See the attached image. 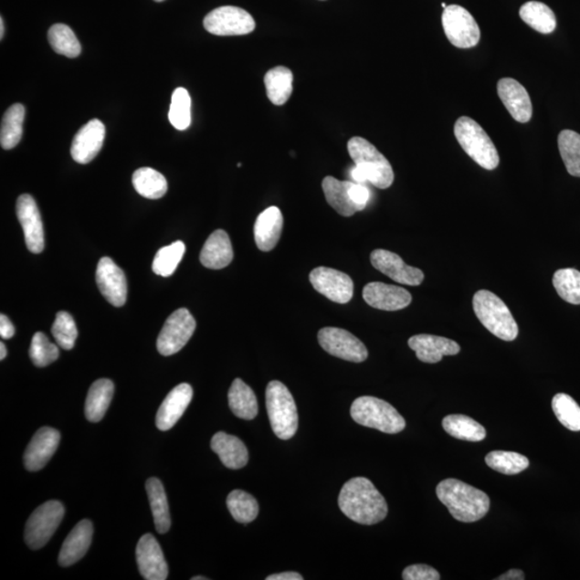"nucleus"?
<instances>
[{"label":"nucleus","instance_id":"1","mask_svg":"<svg viewBox=\"0 0 580 580\" xmlns=\"http://www.w3.org/2000/svg\"><path fill=\"white\" fill-rule=\"evenodd\" d=\"M339 506L346 517L366 526L383 522L388 514L386 500L372 481L364 478L345 482L340 492Z\"/></svg>","mask_w":580,"mask_h":580},{"label":"nucleus","instance_id":"2","mask_svg":"<svg viewBox=\"0 0 580 580\" xmlns=\"http://www.w3.org/2000/svg\"><path fill=\"white\" fill-rule=\"evenodd\" d=\"M437 496L456 521L476 522L487 515L490 499L484 491L459 480H444L437 487Z\"/></svg>","mask_w":580,"mask_h":580},{"label":"nucleus","instance_id":"3","mask_svg":"<svg viewBox=\"0 0 580 580\" xmlns=\"http://www.w3.org/2000/svg\"><path fill=\"white\" fill-rule=\"evenodd\" d=\"M347 150L356 164L351 171L355 183L364 185L365 182H370L380 189H387L393 185L395 174L392 164L368 140L353 137L348 142Z\"/></svg>","mask_w":580,"mask_h":580},{"label":"nucleus","instance_id":"4","mask_svg":"<svg viewBox=\"0 0 580 580\" xmlns=\"http://www.w3.org/2000/svg\"><path fill=\"white\" fill-rule=\"evenodd\" d=\"M473 309L487 331L503 341H514L518 337L517 322L508 305L490 290H479L473 298Z\"/></svg>","mask_w":580,"mask_h":580},{"label":"nucleus","instance_id":"5","mask_svg":"<svg viewBox=\"0 0 580 580\" xmlns=\"http://www.w3.org/2000/svg\"><path fill=\"white\" fill-rule=\"evenodd\" d=\"M352 418L368 428L395 435L406 428V420L388 402L375 396H360L353 402Z\"/></svg>","mask_w":580,"mask_h":580},{"label":"nucleus","instance_id":"6","mask_svg":"<svg viewBox=\"0 0 580 580\" xmlns=\"http://www.w3.org/2000/svg\"><path fill=\"white\" fill-rule=\"evenodd\" d=\"M458 142L472 160L486 170H494L499 166L500 157L496 145L478 121L461 116L454 128Z\"/></svg>","mask_w":580,"mask_h":580},{"label":"nucleus","instance_id":"7","mask_svg":"<svg viewBox=\"0 0 580 580\" xmlns=\"http://www.w3.org/2000/svg\"><path fill=\"white\" fill-rule=\"evenodd\" d=\"M266 406L272 430L280 439H290L298 430V411L294 396L283 383L272 381L266 389Z\"/></svg>","mask_w":580,"mask_h":580},{"label":"nucleus","instance_id":"8","mask_svg":"<svg viewBox=\"0 0 580 580\" xmlns=\"http://www.w3.org/2000/svg\"><path fill=\"white\" fill-rule=\"evenodd\" d=\"M65 508L59 501H48L28 518L26 527V544L32 549L44 547L62 522Z\"/></svg>","mask_w":580,"mask_h":580},{"label":"nucleus","instance_id":"9","mask_svg":"<svg viewBox=\"0 0 580 580\" xmlns=\"http://www.w3.org/2000/svg\"><path fill=\"white\" fill-rule=\"evenodd\" d=\"M442 23L445 35L451 45L459 48L478 46L480 40V29L467 9L458 5H448L443 12Z\"/></svg>","mask_w":580,"mask_h":580},{"label":"nucleus","instance_id":"10","mask_svg":"<svg viewBox=\"0 0 580 580\" xmlns=\"http://www.w3.org/2000/svg\"><path fill=\"white\" fill-rule=\"evenodd\" d=\"M196 331V321L185 308L176 310L168 317L157 339V350L163 356L179 353Z\"/></svg>","mask_w":580,"mask_h":580},{"label":"nucleus","instance_id":"11","mask_svg":"<svg viewBox=\"0 0 580 580\" xmlns=\"http://www.w3.org/2000/svg\"><path fill=\"white\" fill-rule=\"evenodd\" d=\"M206 32L216 36H243L253 33L256 23L248 11L234 5H224L205 17Z\"/></svg>","mask_w":580,"mask_h":580},{"label":"nucleus","instance_id":"12","mask_svg":"<svg viewBox=\"0 0 580 580\" xmlns=\"http://www.w3.org/2000/svg\"><path fill=\"white\" fill-rule=\"evenodd\" d=\"M317 338L323 351L346 362L364 363L369 356L368 350L363 342L344 329L322 328Z\"/></svg>","mask_w":580,"mask_h":580},{"label":"nucleus","instance_id":"13","mask_svg":"<svg viewBox=\"0 0 580 580\" xmlns=\"http://www.w3.org/2000/svg\"><path fill=\"white\" fill-rule=\"evenodd\" d=\"M310 282L315 290L333 302L345 304L353 296V282L346 273L332 268L319 267L310 273Z\"/></svg>","mask_w":580,"mask_h":580},{"label":"nucleus","instance_id":"14","mask_svg":"<svg viewBox=\"0 0 580 580\" xmlns=\"http://www.w3.org/2000/svg\"><path fill=\"white\" fill-rule=\"evenodd\" d=\"M16 216L20 222L26 243L30 252L39 254L45 248L44 224L35 199L24 194L16 201Z\"/></svg>","mask_w":580,"mask_h":580},{"label":"nucleus","instance_id":"15","mask_svg":"<svg viewBox=\"0 0 580 580\" xmlns=\"http://www.w3.org/2000/svg\"><path fill=\"white\" fill-rule=\"evenodd\" d=\"M371 264L376 270L399 284L418 286L425 279L420 269L406 264L399 255L386 249H375L371 253Z\"/></svg>","mask_w":580,"mask_h":580},{"label":"nucleus","instance_id":"16","mask_svg":"<svg viewBox=\"0 0 580 580\" xmlns=\"http://www.w3.org/2000/svg\"><path fill=\"white\" fill-rule=\"evenodd\" d=\"M96 282L106 301L114 307H123L127 299L125 273L109 258L100 260L96 271Z\"/></svg>","mask_w":580,"mask_h":580},{"label":"nucleus","instance_id":"17","mask_svg":"<svg viewBox=\"0 0 580 580\" xmlns=\"http://www.w3.org/2000/svg\"><path fill=\"white\" fill-rule=\"evenodd\" d=\"M139 572L146 580H166L168 564L164 559L160 543L152 534H144L139 540L136 549Z\"/></svg>","mask_w":580,"mask_h":580},{"label":"nucleus","instance_id":"18","mask_svg":"<svg viewBox=\"0 0 580 580\" xmlns=\"http://www.w3.org/2000/svg\"><path fill=\"white\" fill-rule=\"evenodd\" d=\"M59 442L60 433L57 429L44 427L37 431L24 454V466L30 472L44 469L58 450Z\"/></svg>","mask_w":580,"mask_h":580},{"label":"nucleus","instance_id":"19","mask_svg":"<svg viewBox=\"0 0 580 580\" xmlns=\"http://www.w3.org/2000/svg\"><path fill=\"white\" fill-rule=\"evenodd\" d=\"M106 137V127L100 120H91L73 138L71 156L79 163H89L99 155Z\"/></svg>","mask_w":580,"mask_h":580},{"label":"nucleus","instance_id":"20","mask_svg":"<svg viewBox=\"0 0 580 580\" xmlns=\"http://www.w3.org/2000/svg\"><path fill=\"white\" fill-rule=\"evenodd\" d=\"M363 296L370 307L383 311H399L412 303V295L406 290L381 282L366 284Z\"/></svg>","mask_w":580,"mask_h":580},{"label":"nucleus","instance_id":"21","mask_svg":"<svg viewBox=\"0 0 580 580\" xmlns=\"http://www.w3.org/2000/svg\"><path fill=\"white\" fill-rule=\"evenodd\" d=\"M498 94L511 118L519 123H528L533 118V102L528 91L514 79H501L498 82Z\"/></svg>","mask_w":580,"mask_h":580},{"label":"nucleus","instance_id":"22","mask_svg":"<svg viewBox=\"0 0 580 580\" xmlns=\"http://www.w3.org/2000/svg\"><path fill=\"white\" fill-rule=\"evenodd\" d=\"M193 388L191 385L183 383L174 387L163 400L156 415L157 428L168 431L183 417L193 399Z\"/></svg>","mask_w":580,"mask_h":580},{"label":"nucleus","instance_id":"23","mask_svg":"<svg viewBox=\"0 0 580 580\" xmlns=\"http://www.w3.org/2000/svg\"><path fill=\"white\" fill-rule=\"evenodd\" d=\"M408 346L417 353L420 362L438 364L444 356H455L460 352L457 342L432 334H417L408 340Z\"/></svg>","mask_w":580,"mask_h":580},{"label":"nucleus","instance_id":"24","mask_svg":"<svg viewBox=\"0 0 580 580\" xmlns=\"http://www.w3.org/2000/svg\"><path fill=\"white\" fill-rule=\"evenodd\" d=\"M284 218L278 206L268 207L261 212L254 225L256 246L262 252H270L282 235Z\"/></svg>","mask_w":580,"mask_h":580},{"label":"nucleus","instance_id":"25","mask_svg":"<svg viewBox=\"0 0 580 580\" xmlns=\"http://www.w3.org/2000/svg\"><path fill=\"white\" fill-rule=\"evenodd\" d=\"M93 523L88 519L79 522L64 542L58 555L60 566L67 567L80 561L88 553L93 537Z\"/></svg>","mask_w":580,"mask_h":580},{"label":"nucleus","instance_id":"26","mask_svg":"<svg viewBox=\"0 0 580 580\" xmlns=\"http://www.w3.org/2000/svg\"><path fill=\"white\" fill-rule=\"evenodd\" d=\"M234 249L227 232L217 229L207 237L200 253V261L207 269L219 270L231 264Z\"/></svg>","mask_w":580,"mask_h":580},{"label":"nucleus","instance_id":"27","mask_svg":"<svg viewBox=\"0 0 580 580\" xmlns=\"http://www.w3.org/2000/svg\"><path fill=\"white\" fill-rule=\"evenodd\" d=\"M211 448L217 454L226 468L239 469L246 467L248 462L246 444L240 438L227 433L217 432L212 438Z\"/></svg>","mask_w":580,"mask_h":580},{"label":"nucleus","instance_id":"28","mask_svg":"<svg viewBox=\"0 0 580 580\" xmlns=\"http://www.w3.org/2000/svg\"><path fill=\"white\" fill-rule=\"evenodd\" d=\"M352 182L339 181L333 176H326L322 180V191L329 206H332L340 216L350 217L359 212V207L353 203L350 195Z\"/></svg>","mask_w":580,"mask_h":580},{"label":"nucleus","instance_id":"29","mask_svg":"<svg viewBox=\"0 0 580 580\" xmlns=\"http://www.w3.org/2000/svg\"><path fill=\"white\" fill-rule=\"evenodd\" d=\"M114 395V384L108 378H101L91 385L87 401H85V417L91 423H99L111 403Z\"/></svg>","mask_w":580,"mask_h":580},{"label":"nucleus","instance_id":"30","mask_svg":"<svg viewBox=\"0 0 580 580\" xmlns=\"http://www.w3.org/2000/svg\"><path fill=\"white\" fill-rule=\"evenodd\" d=\"M229 406L237 417L252 420L258 414V398L253 389L240 378H236L228 393Z\"/></svg>","mask_w":580,"mask_h":580},{"label":"nucleus","instance_id":"31","mask_svg":"<svg viewBox=\"0 0 580 580\" xmlns=\"http://www.w3.org/2000/svg\"><path fill=\"white\" fill-rule=\"evenodd\" d=\"M146 492H148L153 517L157 533H167L171 526L168 499L162 481L152 478L146 481Z\"/></svg>","mask_w":580,"mask_h":580},{"label":"nucleus","instance_id":"32","mask_svg":"<svg viewBox=\"0 0 580 580\" xmlns=\"http://www.w3.org/2000/svg\"><path fill=\"white\" fill-rule=\"evenodd\" d=\"M294 75L284 66H278L267 72L265 85L269 100L273 105L283 106L292 94Z\"/></svg>","mask_w":580,"mask_h":580},{"label":"nucleus","instance_id":"33","mask_svg":"<svg viewBox=\"0 0 580 580\" xmlns=\"http://www.w3.org/2000/svg\"><path fill=\"white\" fill-rule=\"evenodd\" d=\"M443 428L449 436L463 441L480 442L486 438L484 426L466 415H448L443 419Z\"/></svg>","mask_w":580,"mask_h":580},{"label":"nucleus","instance_id":"34","mask_svg":"<svg viewBox=\"0 0 580 580\" xmlns=\"http://www.w3.org/2000/svg\"><path fill=\"white\" fill-rule=\"evenodd\" d=\"M522 20L541 34H552L557 26V18L547 5L528 2L519 11Z\"/></svg>","mask_w":580,"mask_h":580},{"label":"nucleus","instance_id":"35","mask_svg":"<svg viewBox=\"0 0 580 580\" xmlns=\"http://www.w3.org/2000/svg\"><path fill=\"white\" fill-rule=\"evenodd\" d=\"M132 185L139 195L148 199H160L168 191V183L158 171L144 167L132 175Z\"/></svg>","mask_w":580,"mask_h":580},{"label":"nucleus","instance_id":"36","mask_svg":"<svg viewBox=\"0 0 580 580\" xmlns=\"http://www.w3.org/2000/svg\"><path fill=\"white\" fill-rule=\"evenodd\" d=\"M24 118H26V108L20 103L11 106L5 113L2 131H0V143L3 149H14L21 142Z\"/></svg>","mask_w":580,"mask_h":580},{"label":"nucleus","instance_id":"37","mask_svg":"<svg viewBox=\"0 0 580 580\" xmlns=\"http://www.w3.org/2000/svg\"><path fill=\"white\" fill-rule=\"evenodd\" d=\"M48 42L55 52L69 58H78L82 47L73 30L65 24H55L47 34Z\"/></svg>","mask_w":580,"mask_h":580},{"label":"nucleus","instance_id":"38","mask_svg":"<svg viewBox=\"0 0 580 580\" xmlns=\"http://www.w3.org/2000/svg\"><path fill=\"white\" fill-rule=\"evenodd\" d=\"M487 466L499 473L515 475L524 471L529 467L526 456L514 451L494 450L486 456Z\"/></svg>","mask_w":580,"mask_h":580},{"label":"nucleus","instance_id":"39","mask_svg":"<svg viewBox=\"0 0 580 580\" xmlns=\"http://www.w3.org/2000/svg\"><path fill=\"white\" fill-rule=\"evenodd\" d=\"M227 506L232 517L240 523H249L258 516L259 505L258 501L243 490H234L229 493Z\"/></svg>","mask_w":580,"mask_h":580},{"label":"nucleus","instance_id":"40","mask_svg":"<svg viewBox=\"0 0 580 580\" xmlns=\"http://www.w3.org/2000/svg\"><path fill=\"white\" fill-rule=\"evenodd\" d=\"M185 244L182 241H176L168 247H163L158 250L154 260H153V271H154L157 276L163 278L173 276L183 256H185Z\"/></svg>","mask_w":580,"mask_h":580},{"label":"nucleus","instance_id":"41","mask_svg":"<svg viewBox=\"0 0 580 580\" xmlns=\"http://www.w3.org/2000/svg\"><path fill=\"white\" fill-rule=\"evenodd\" d=\"M558 145L567 173L580 178V134L563 131L558 137Z\"/></svg>","mask_w":580,"mask_h":580},{"label":"nucleus","instance_id":"42","mask_svg":"<svg viewBox=\"0 0 580 580\" xmlns=\"http://www.w3.org/2000/svg\"><path fill=\"white\" fill-rule=\"evenodd\" d=\"M169 121L178 131H186L192 123V100L185 89L174 91L169 110Z\"/></svg>","mask_w":580,"mask_h":580},{"label":"nucleus","instance_id":"43","mask_svg":"<svg viewBox=\"0 0 580 580\" xmlns=\"http://www.w3.org/2000/svg\"><path fill=\"white\" fill-rule=\"evenodd\" d=\"M553 284L564 301L580 304V272L576 269H561L554 273Z\"/></svg>","mask_w":580,"mask_h":580},{"label":"nucleus","instance_id":"44","mask_svg":"<svg viewBox=\"0 0 580 580\" xmlns=\"http://www.w3.org/2000/svg\"><path fill=\"white\" fill-rule=\"evenodd\" d=\"M553 411L566 429L580 431V406L566 394H558L552 402Z\"/></svg>","mask_w":580,"mask_h":580},{"label":"nucleus","instance_id":"45","mask_svg":"<svg viewBox=\"0 0 580 580\" xmlns=\"http://www.w3.org/2000/svg\"><path fill=\"white\" fill-rule=\"evenodd\" d=\"M58 356V347L53 344L44 332L34 334L29 348V357L36 366L45 368V366L57 362Z\"/></svg>","mask_w":580,"mask_h":580},{"label":"nucleus","instance_id":"46","mask_svg":"<svg viewBox=\"0 0 580 580\" xmlns=\"http://www.w3.org/2000/svg\"><path fill=\"white\" fill-rule=\"evenodd\" d=\"M52 334L63 350L70 351L75 347L78 329L72 316L67 312H58L53 323Z\"/></svg>","mask_w":580,"mask_h":580},{"label":"nucleus","instance_id":"47","mask_svg":"<svg viewBox=\"0 0 580 580\" xmlns=\"http://www.w3.org/2000/svg\"><path fill=\"white\" fill-rule=\"evenodd\" d=\"M402 578L405 580H439V573L433 567L426 564H414L407 566L403 571Z\"/></svg>","mask_w":580,"mask_h":580},{"label":"nucleus","instance_id":"48","mask_svg":"<svg viewBox=\"0 0 580 580\" xmlns=\"http://www.w3.org/2000/svg\"><path fill=\"white\" fill-rule=\"evenodd\" d=\"M350 195L353 203L359 207L360 211H363L369 203L370 191L364 185H359V183L352 182Z\"/></svg>","mask_w":580,"mask_h":580},{"label":"nucleus","instance_id":"49","mask_svg":"<svg viewBox=\"0 0 580 580\" xmlns=\"http://www.w3.org/2000/svg\"><path fill=\"white\" fill-rule=\"evenodd\" d=\"M14 323L10 322L7 316L0 315V337L5 340H9L15 335Z\"/></svg>","mask_w":580,"mask_h":580},{"label":"nucleus","instance_id":"50","mask_svg":"<svg viewBox=\"0 0 580 580\" xmlns=\"http://www.w3.org/2000/svg\"><path fill=\"white\" fill-rule=\"evenodd\" d=\"M267 580H302L303 577L301 574L296 572H284L279 574H273V575L268 576Z\"/></svg>","mask_w":580,"mask_h":580},{"label":"nucleus","instance_id":"51","mask_svg":"<svg viewBox=\"0 0 580 580\" xmlns=\"http://www.w3.org/2000/svg\"><path fill=\"white\" fill-rule=\"evenodd\" d=\"M524 577V574L521 570L512 569L509 572L503 574V575L499 576L497 579L499 580H522Z\"/></svg>","mask_w":580,"mask_h":580},{"label":"nucleus","instance_id":"52","mask_svg":"<svg viewBox=\"0 0 580 580\" xmlns=\"http://www.w3.org/2000/svg\"><path fill=\"white\" fill-rule=\"evenodd\" d=\"M7 356V348H5V344L0 343V359L4 360Z\"/></svg>","mask_w":580,"mask_h":580},{"label":"nucleus","instance_id":"53","mask_svg":"<svg viewBox=\"0 0 580 580\" xmlns=\"http://www.w3.org/2000/svg\"><path fill=\"white\" fill-rule=\"evenodd\" d=\"M4 35H5V22H4V18H0V38H4Z\"/></svg>","mask_w":580,"mask_h":580},{"label":"nucleus","instance_id":"54","mask_svg":"<svg viewBox=\"0 0 580 580\" xmlns=\"http://www.w3.org/2000/svg\"><path fill=\"white\" fill-rule=\"evenodd\" d=\"M206 579H209V578H206V577H204V576L193 577V578H192V580H206Z\"/></svg>","mask_w":580,"mask_h":580},{"label":"nucleus","instance_id":"55","mask_svg":"<svg viewBox=\"0 0 580 580\" xmlns=\"http://www.w3.org/2000/svg\"><path fill=\"white\" fill-rule=\"evenodd\" d=\"M442 7H443L444 9H447V7H448L447 4L443 3V4H442Z\"/></svg>","mask_w":580,"mask_h":580},{"label":"nucleus","instance_id":"56","mask_svg":"<svg viewBox=\"0 0 580 580\" xmlns=\"http://www.w3.org/2000/svg\"><path fill=\"white\" fill-rule=\"evenodd\" d=\"M154 2H156V3H162V2H164V0H154Z\"/></svg>","mask_w":580,"mask_h":580}]
</instances>
